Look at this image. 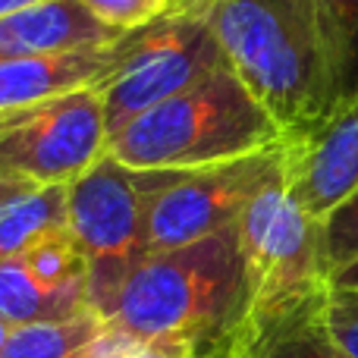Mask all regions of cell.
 Returning <instances> with one entry per match:
<instances>
[{
    "label": "cell",
    "instance_id": "obj_1",
    "mask_svg": "<svg viewBox=\"0 0 358 358\" xmlns=\"http://www.w3.org/2000/svg\"><path fill=\"white\" fill-rule=\"evenodd\" d=\"M248 280L236 227L151 252L132 267L104 321L132 343H189L214 358L242 327Z\"/></svg>",
    "mask_w": 358,
    "mask_h": 358
},
{
    "label": "cell",
    "instance_id": "obj_2",
    "mask_svg": "<svg viewBox=\"0 0 358 358\" xmlns=\"http://www.w3.org/2000/svg\"><path fill=\"white\" fill-rule=\"evenodd\" d=\"M210 25L227 66L283 138L315 129L336 110L311 0H210Z\"/></svg>",
    "mask_w": 358,
    "mask_h": 358
},
{
    "label": "cell",
    "instance_id": "obj_3",
    "mask_svg": "<svg viewBox=\"0 0 358 358\" xmlns=\"http://www.w3.org/2000/svg\"><path fill=\"white\" fill-rule=\"evenodd\" d=\"M283 142L280 126L229 66L132 120L107 155L132 170H204Z\"/></svg>",
    "mask_w": 358,
    "mask_h": 358
},
{
    "label": "cell",
    "instance_id": "obj_4",
    "mask_svg": "<svg viewBox=\"0 0 358 358\" xmlns=\"http://www.w3.org/2000/svg\"><path fill=\"white\" fill-rule=\"evenodd\" d=\"M236 233L245 261L248 308L242 327L229 340L267 327L327 296L330 271L324 261L321 220L289 195L283 167L242 210Z\"/></svg>",
    "mask_w": 358,
    "mask_h": 358
},
{
    "label": "cell",
    "instance_id": "obj_5",
    "mask_svg": "<svg viewBox=\"0 0 358 358\" xmlns=\"http://www.w3.org/2000/svg\"><path fill=\"white\" fill-rule=\"evenodd\" d=\"M189 170H132L104 155L69 185V233L88 261L92 311L107 317L120 286L148 255V204Z\"/></svg>",
    "mask_w": 358,
    "mask_h": 358
},
{
    "label": "cell",
    "instance_id": "obj_6",
    "mask_svg": "<svg viewBox=\"0 0 358 358\" xmlns=\"http://www.w3.org/2000/svg\"><path fill=\"white\" fill-rule=\"evenodd\" d=\"M220 66H227V57L210 25V0H189L170 16L129 31L120 66L98 85L107 136L117 138L132 120Z\"/></svg>",
    "mask_w": 358,
    "mask_h": 358
},
{
    "label": "cell",
    "instance_id": "obj_7",
    "mask_svg": "<svg viewBox=\"0 0 358 358\" xmlns=\"http://www.w3.org/2000/svg\"><path fill=\"white\" fill-rule=\"evenodd\" d=\"M107 145L98 85L0 117V170L35 185H73L107 155Z\"/></svg>",
    "mask_w": 358,
    "mask_h": 358
},
{
    "label": "cell",
    "instance_id": "obj_8",
    "mask_svg": "<svg viewBox=\"0 0 358 358\" xmlns=\"http://www.w3.org/2000/svg\"><path fill=\"white\" fill-rule=\"evenodd\" d=\"M280 167L283 142L236 161L182 173L148 204V255L170 252L236 227L242 210Z\"/></svg>",
    "mask_w": 358,
    "mask_h": 358
},
{
    "label": "cell",
    "instance_id": "obj_9",
    "mask_svg": "<svg viewBox=\"0 0 358 358\" xmlns=\"http://www.w3.org/2000/svg\"><path fill=\"white\" fill-rule=\"evenodd\" d=\"M88 311V261L69 227L0 261V317L13 327L69 321Z\"/></svg>",
    "mask_w": 358,
    "mask_h": 358
},
{
    "label": "cell",
    "instance_id": "obj_10",
    "mask_svg": "<svg viewBox=\"0 0 358 358\" xmlns=\"http://www.w3.org/2000/svg\"><path fill=\"white\" fill-rule=\"evenodd\" d=\"M283 176L289 195L315 220H327L358 192V98L321 126L283 138Z\"/></svg>",
    "mask_w": 358,
    "mask_h": 358
},
{
    "label": "cell",
    "instance_id": "obj_11",
    "mask_svg": "<svg viewBox=\"0 0 358 358\" xmlns=\"http://www.w3.org/2000/svg\"><path fill=\"white\" fill-rule=\"evenodd\" d=\"M123 50L126 35L113 44H92V48L0 63V117L101 85L120 66Z\"/></svg>",
    "mask_w": 358,
    "mask_h": 358
},
{
    "label": "cell",
    "instance_id": "obj_12",
    "mask_svg": "<svg viewBox=\"0 0 358 358\" xmlns=\"http://www.w3.org/2000/svg\"><path fill=\"white\" fill-rule=\"evenodd\" d=\"M123 31L104 25L82 0H44L0 19V63L113 44Z\"/></svg>",
    "mask_w": 358,
    "mask_h": 358
},
{
    "label": "cell",
    "instance_id": "obj_13",
    "mask_svg": "<svg viewBox=\"0 0 358 358\" xmlns=\"http://www.w3.org/2000/svg\"><path fill=\"white\" fill-rule=\"evenodd\" d=\"M132 346L138 343L88 311L69 321L16 327L0 358H123Z\"/></svg>",
    "mask_w": 358,
    "mask_h": 358
},
{
    "label": "cell",
    "instance_id": "obj_14",
    "mask_svg": "<svg viewBox=\"0 0 358 358\" xmlns=\"http://www.w3.org/2000/svg\"><path fill=\"white\" fill-rule=\"evenodd\" d=\"M327 299V296H324ZM324 299L229 340L214 358H352L324 327Z\"/></svg>",
    "mask_w": 358,
    "mask_h": 358
},
{
    "label": "cell",
    "instance_id": "obj_15",
    "mask_svg": "<svg viewBox=\"0 0 358 358\" xmlns=\"http://www.w3.org/2000/svg\"><path fill=\"white\" fill-rule=\"evenodd\" d=\"M69 227V185H35L0 204V261L16 258L41 236Z\"/></svg>",
    "mask_w": 358,
    "mask_h": 358
},
{
    "label": "cell",
    "instance_id": "obj_16",
    "mask_svg": "<svg viewBox=\"0 0 358 358\" xmlns=\"http://www.w3.org/2000/svg\"><path fill=\"white\" fill-rule=\"evenodd\" d=\"M327 50L336 110L358 98V0H311Z\"/></svg>",
    "mask_w": 358,
    "mask_h": 358
},
{
    "label": "cell",
    "instance_id": "obj_17",
    "mask_svg": "<svg viewBox=\"0 0 358 358\" xmlns=\"http://www.w3.org/2000/svg\"><path fill=\"white\" fill-rule=\"evenodd\" d=\"M82 3L104 25L129 35V31H138L145 25L157 22V19L170 16V13L185 6L189 0H82Z\"/></svg>",
    "mask_w": 358,
    "mask_h": 358
},
{
    "label": "cell",
    "instance_id": "obj_18",
    "mask_svg": "<svg viewBox=\"0 0 358 358\" xmlns=\"http://www.w3.org/2000/svg\"><path fill=\"white\" fill-rule=\"evenodd\" d=\"M321 229H324V261H327V271L334 277L336 271H343L358 258V192L321 223Z\"/></svg>",
    "mask_w": 358,
    "mask_h": 358
},
{
    "label": "cell",
    "instance_id": "obj_19",
    "mask_svg": "<svg viewBox=\"0 0 358 358\" xmlns=\"http://www.w3.org/2000/svg\"><path fill=\"white\" fill-rule=\"evenodd\" d=\"M321 317L327 334L336 340V346L358 358V289H352V286H330Z\"/></svg>",
    "mask_w": 358,
    "mask_h": 358
},
{
    "label": "cell",
    "instance_id": "obj_20",
    "mask_svg": "<svg viewBox=\"0 0 358 358\" xmlns=\"http://www.w3.org/2000/svg\"><path fill=\"white\" fill-rule=\"evenodd\" d=\"M123 358H201L195 346L173 340H155V343H138Z\"/></svg>",
    "mask_w": 358,
    "mask_h": 358
},
{
    "label": "cell",
    "instance_id": "obj_21",
    "mask_svg": "<svg viewBox=\"0 0 358 358\" xmlns=\"http://www.w3.org/2000/svg\"><path fill=\"white\" fill-rule=\"evenodd\" d=\"M35 189V182H29V179H19V176H10L0 170V204H6L10 198L22 195V192Z\"/></svg>",
    "mask_w": 358,
    "mask_h": 358
},
{
    "label": "cell",
    "instance_id": "obj_22",
    "mask_svg": "<svg viewBox=\"0 0 358 358\" xmlns=\"http://www.w3.org/2000/svg\"><path fill=\"white\" fill-rule=\"evenodd\" d=\"M330 286H352V289H358V258L343 267V271H336L330 277Z\"/></svg>",
    "mask_w": 358,
    "mask_h": 358
},
{
    "label": "cell",
    "instance_id": "obj_23",
    "mask_svg": "<svg viewBox=\"0 0 358 358\" xmlns=\"http://www.w3.org/2000/svg\"><path fill=\"white\" fill-rule=\"evenodd\" d=\"M35 3H44V0H0V19L13 16V13H19V10H29V6H35Z\"/></svg>",
    "mask_w": 358,
    "mask_h": 358
},
{
    "label": "cell",
    "instance_id": "obj_24",
    "mask_svg": "<svg viewBox=\"0 0 358 358\" xmlns=\"http://www.w3.org/2000/svg\"><path fill=\"white\" fill-rule=\"evenodd\" d=\"M13 324L10 321H3V317H0V355H3V349H6V343H10V336H13Z\"/></svg>",
    "mask_w": 358,
    "mask_h": 358
}]
</instances>
